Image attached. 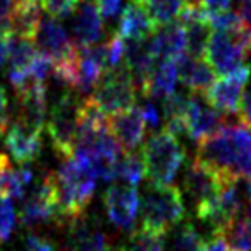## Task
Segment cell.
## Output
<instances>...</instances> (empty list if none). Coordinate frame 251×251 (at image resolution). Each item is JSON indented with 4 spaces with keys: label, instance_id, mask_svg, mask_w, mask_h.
<instances>
[{
    "label": "cell",
    "instance_id": "6da1fadb",
    "mask_svg": "<svg viewBox=\"0 0 251 251\" xmlns=\"http://www.w3.org/2000/svg\"><path fill=\"white\" fill-rule=\"evenodd\" d=\"M230 181L251 177V127L243 122L222 126L198 141V155Z\"/></svg>",
    "mask_w": 251,
    "mask_h": 251
},
{
    "label": "cell",
    "instance_id": "7a4b0ae2",
    "mask_svg": "<svg viewBox=\"0 0 251 251\" xmlns=\"http://www.w3.org/2000/svg\"><path fill=\"white\" fill-rule=\"evenodd\" d=\"M60 215L76 220L84 215L97 186V172L86 153L74 150L53 174Z\"/></svg>",
    "mask_w": 251,
    "mask_h": 251
},
{
    "label": "cell",
    "instance_id": "3957f363",
    "mask_svg": "<svg viewBox=\"0 0 251 251\" xmlns=\"http://www.w3.org/2000/svg\"><path fill=\"white\" fill-rule=\"evenodd\" d=\"M141 158L145 164V176L151 184L167 186L174 181L176 174L184 164L186 153L177 136L169 131H162L145 143Z\"/></svg>",
    "mask_w": 251,
    "mask_h": 251
},
{
    "label": "cell",
    "instance_id": "277c9868",
    "mask_svg": "<svg viewBox=\"0 0 251 251\" xmlns=\"http://www.w3.org/2000/svg\"><path fill=\"white\" fill-rule=\"evenodd\" d=\"M184 217L186 205L181 189L171 184H151L150 191L143 200V208H141L143 229L165 236L171 230V227L181 224Z\"/></svg>",
    "mask_w": 251,
    "mask_h": 251
},
{
    "label": "cell",
    "instance_id": "5b68a950",
    "mask_svg": "<svg viewBox=\"0 0 251 251\" xmlns=\"http://www.w3.org/2000/svg\"><path fill=\"white\" fill-rule=\"evenodd\" d=\"M79 107V98L73 91H67L55 101L50 114L47 115V131L50 134V140L55 151L64 158L71 157L76 148Z\"/></svg>",
    "mask_w": 251,
    "mask_h": 251
},
{
    "label": "cell",
    "instance_id": "8992f818",
    "mask_svg": "<svg viewBox=\"0 0 251 251\" xmlns=\"http://www.w3.org/2000/svg\"><path fill=\"white\" fill-rule=\"evenodd\" d=\"M251 50V28L241 31L213 29L205 50V60L219 73H230L241 66Z\"/></svg>",
    "mask_w": 251,
    "mask_h": 251
},
{
    "label": "cell",
    "instance_id": "52a82bcc",
    "mask_svg": "<svg viewBox=\"0 0 251 251\" xmlns=\"http://www.w3.org/2000/svg\"><path fill=\"white\" fill-rule=\"evenodd\" d=\"M136 83L127 67L117 66L103 74L90 98L105 114H117L133 107L136 101Z\"/></svg>",
    "mask_w": 251,
    "mask_h": 251
},
{
    "label": "cell",
    "instance_id": "ba28073f",
    "mask_svg": "<svg viewBox=\"0 0 251 251\" xmlns=\"http://www.w3.org/2000/svg\"><path fill=\"white\" fill-rule=\"evenodd\" d=\"M229 182L236 181L224 177L217 169H213L212 165L206 164L200 157H196L193 160V164L188 167V172L184 176L186 193L195 201L196 208L212 203Z\"/></svg>",
    "mask_w": 251,
    "mask_h": 251
},
{
    "label": "cell",
    "instance_id": "9c48e42d",
    "mask_svg": "<svg viewBox=\"0 0 251 251\" xmlns=\"http://www.w3.org/2000/svg\"><path fill=\"white\" fill-rule=\"evenodd\" d=\"M250 66H243L226 73L222 77L215 79L203 95L208 105L213 108L224 112V114H234L239 108L243 88L246 86V81L250 79Z\"/></svg>",
    "mask_w": 251,
    "mask_h": 251
},
{
    "label": "cell",
    "instance_id": "30bf717a",
    "mask_svg": "<svg viewBox=\"0 0 251 251\" xmlns=\"http://www.w3.org/2000/svg\"><path fill=\"white\" fill-rule=\"evenodd\" d=\"M60 217L62 215H60L55 181H53V174H50L40 182L31 198L26 200L21 210V222L26 227H33L40 224H49Z\"/></svg>",
    "mask_w": 251,
    "mask_h": 251
},
{
    "label": "cell",
    "instance_id": "8fae6325",
    "mask_svg": "<svg viewBox=\"0 0 251 251\" xmlns=\"http://www.w3.org/2000/svg\"><path fill=\"white\" fill-rule=\"evenodd\" d=\"M103 205L110 222L121 230H133L140 210V196L134 186L114 184L105 191Z\"/></svg>",
    "mask_w": 251,
    "mask_h": 251
},
{
    "label": "cell",
    "instance_id": "7c38bea8",
    "mask_svg": "<svg viewBox=\"0 0 251 251\" xmlns=\"http://www.w3.org/2000/svg\"><path fill=\"white\" fill-rule=\"evenodd\" d=\"M4 143L18 164H31L42 150V131L16 119L5 129Z\"/></svg>",
    "mask_w": 251,
    "mask_h": 251
},
{
    "label": "cell",
    "instance_id": "4fadbf2b",
    "mask_svg": "<svg viewBox=\"0 0 251 251\" xmlns=\"http://www.w3.org/2000/svg\"><path fill=\"white\" fill-rule=\"evenodd\" d=\"M145 119L138 107H129L117 114H112L108 121V131L119 141L126 153H131L143 145L145 140Z\"/></svg>",
    "mask_w": 251,
    "mask_h": 251
},
{
    "label": "cell",
    "instance_id": "5bb4252c",
    "mask_svg": "<svg viewBox=\"0 0 251 251\" xmlns=\"http://www.w3.org/2000/svg\"><path fill=\"white\" fill-rule=\"evenodd\" d=\"M224 121L226 119H224L222 112L213 108L212 105H205L195 97L188 100L186 124H188V134L191 140L201 141L203 138L217 133L224 126Z\"/></svg>",
    "mask_w": 251,
    "mask_h": 251
},
{
    "label": "cell",
    "instance_id": "9a60e30c",
    "mask_svg": "<svg viewBox=\"0 0 251 251\" xmlns=\"http://www.w3.org/2000/svg\"><path fill=\"white\" fill-rule=\"evenodd\" d=\"M35 45L40 49V52L47 53L53 60L66 59L77 50V47L73 45L64 26L55 19H42L35 36Z\"/></svg>",
    "mask_w": 251,
    "mask_h": 251
},
{
    "label": "cell",
    "instance_id": "2e32d148",
    "mask_svg": "<svg viewBox=\"0 0 251 251\" xmlns=\"http://www.w3.org/2000/svg\"><path fill=\"white\" fill-rule=\"evenodd\" d=\"M19 121L35 129H43L47 124V90L43 83H29L18 91Z\"/></svg>",
    "mask_w": 251,
    "mask_h": 251
},
{
    "label": "cell",
    "instance_id": "e0dca14e",
    "mask_svg": "<svg viewBox=\"0 0 251 251\" xmlns=\"http://www.w3.org/2000/svg\"><path fill=\"white\" fill-rule=\"evenodd\" d=\"M158 25L141 0H131L119 21V35L127 40H145L157 31Z\"/></svg>",
    "mask_w": 251,
    "mask_h": 251
},
{
    "label": "cell",
    "instance_id": "ac0fdd59",
    "mask_svg": "<svg viewBox=\"0 0 251 251\" xmlns=\"http://www.w3.org/2000/svg\"><path fill=\"white\" fill-rule=\"evenodd\" d=\"M177 73L182 84L188 86L193 93H205L206 88L215 81V69L206 60L191 57L189 53H181L177 57Z\"/></svg>",
    "mask_w": 251,
    "mask_h": 251
},
{
    "label": "cell",
    "instance_id": "d6986e66",
    "mask_svg": "<svg viewBox=\"0 0 251 251\" xmlns=\"http://www.w3.org/2000/svg\"><path fill=\"white\" fill-rule=\"evenodd\" d=\"M101 35V14L93 0H86L81 5L74 21V40L77 49H86L98 42Z\"/></svg>",
    "mask_w": 251,
    "mask_h": 251
},
{
    "label": "cell",
    "instance_id": "ffe728a7",
    "mask_svg": "<svg viewBox=\"0 0 251 251\" xmlns=\"http://www.w3.org/2000/svg\"><path fill=\"white\" fill-rule=\"evenodd\" d=\"M9 21H11L14 36L35 42L36 31L42 23L38 0H18Z\"/></svg>",
    "mask_w": 251,
    "mask_h": 251
},
{
    "label": "cell",
    "instance_id": "44dd1931",
    "mask_svg": "<svg viewBox=\"0 0 251 251\" xmlns=\"http://www.w3.org/2000/svg\"><path fill=\"white\" fill-rule=\"evenodd\" d=\"M148 47H150V52L153 53L155 59H160V57L176 59L186 50L184 28L181 26V23L165 26L162 31H158L151 38V42H148Z\"/></svg>",
    "mask_w": 251,
    "mask_h": 251
},
{
    "label": "cell",
    "instance_id": "7402d4cb",
    "mask_svg": "<svg viewBox=\"0 0 251 251\" xmlns=\"http://www.w3.org/2000/svg\"><path fill=\"white\" fill-rule=\"evenodd\" d=\"M71 244L73 251H108V237L100 229L83 222V217L73 220L71 229Z\"/></svg>",
    "mask_w": 251,
    "mask_h": 251
},
{
    "label": "cell",
    "instance_id": "603a6c76",
    "mask_svg": "<svg viewBox=\"0 0 251 251\" xmlns=\"http://www.w3.org/2000/svg\"><path fill=\"white\" fill-rule=\"evenodd\" d=\"M222 234L230 251H251V208L241 210Z\"/></svg>",
    "mask_w": 251,
    "mask_h": 251
},
{
    "label": "cell",
    "instance_id": "cb8c5ba5",
    "mask_svg": "<svg viewBox=\"0 0 251 251\" xmlns=\"http://www.w3.org/2000/svg\"><path fill=\"white\" fill-rule=\"evenodd\" d=\"M177 57L176 59H164V62L155 69L153 76L148 84V95L150 97H167L174 93L176 83H177Z\"/></svg>",
    "mask_w": 251,
    "mask_h": 251
},
{
    "label": "cell",
    "instance_id": "d4e9b609",
    "mask_svg": "<svg viewBox=\"0 0 251 251\" xmlns=\"http://www.w3.org/2000/svg\"><path fill=\"white\" fill-rule=\"evenodd\" d=\"M33 172L26 167L12 169L7 167L0 172V196H5L9 200H23L26 188L31 184Z\"/></svg>",
    "mask_w": 251,
    "mask_h": 251
},
{
    "label": "cell",
    "instance_id": "484cf974",
    "mask_svg": "<svg viewBox=\"0 0 251 251\" xmlns=\"http://www.w3.org/2000/svg\"><path fill=\"white\" fill-rule=\"evenodd\" d=\"M205 241L193 224H182L169 241L167 251H201Z\"/></svg>",
    "mask_w": 251,
    "mask_h": 251
},
{
    "label": "cell",
    "instance_id": "4316f807",
    "mask_svg": "<svg viewBox=\"0 0 251 251\" xmlns=\"http://www.w3.org/2000/svg\"><path fill=\"white\" fill-rule=\"evenodd\" d=\"M145 177V164L143 158L131 153H124L117 162V179L124 181L126 184L136 186Z\"/></svg>",
    "mask_w": 251,
    "mask_h": 251
},
{
    "label": "cell",
    "instance_id": "83f0119b",
    "mask_svg": "<svg viewBox=\"0 0 251 251\" xmlns=\"http://www.w3.org/2000/svg\"><path fill=\"white\" fill-rule=\"evenodd\" d=\"M122 251H164V236L141 227L131 234Z\"/></svg>",
    "mask_w": 251,
    "mask_h": 251
},
{
    "label": "cell",
    "instance_id": "f1b7e54d",
    "mask_svg": "<svg viewBox=\"0 0 251 251\" xmlns=\"http://www.w3.org/2000/svg\"><path fill=\"white\" fill-rule=\"evenodd\" d=\"M157 25H169L181 9V0H141Z\"/></svg>",
    "mask_w": 251,
    "mask_h": 251
},
{
    "label": "cell",
    "instance_id": "f546056e",
    "mask_svg": "<svg viewBox=\"0 0 251 251\" xmlns=\"http://www.w3.org/2000/svg\"><path fill=\"white\" fill-rule=\"evenodd\" d=\"M206 18H208L210 26L219 31H241V29L248 28V25L243 21L237 12L230 11H220V12H208L206 11Z\"/></svg>",
    "mask_w": 251,
    "mask_h": 251
},
{
    "label": "cell",
    "instance_id": "4dcf8cb0",
    "mask_svg": "<svg viewBox=\"0 0 251 251\" xmlns=\"http://www.w3.org/2000/svg\"><path fill=\"white\" fill-rule=\"evenodd\" d=\"M16 227V212L12 206V200L0 196V244L11 237Z\"/></svg>",
    "mask_w": 251,
    "mask_h": 251
},
{
    "label": "cell",
    "instance_id": "1f68e13d",
    "mask_svg": "<svg viewBox=\"0 0 251 251\" xmlns=\"http://www.w3.org/2000/svg\"><path fill=\"white\" fill-rule=\"evenodd\" d=\"M81 0H42V7L52 18H67L76 11Z\"/></svg>",
    "mask_w": 251,
    "mask_h": 251
},
{
    "label": "cell",
    "instance_id": "d6a6232c",
    "mask_svg": "<svg viewBox=\"0 0 251 251\" xmlns=\"http://www.w3.org/2000/svg\"><path fill=\"white\" fill-rule=\"evenodd\" d=\"M105 49H107V66L108 69H114V67L121 66L122 59H124V38H122L119 33H115L107 43H105ZM107 69V71H108Z\"/></svg>",
    "mask_w": 251,
    "mask_h": 251
},
{
    "label": "cell",
    "instance_id": "836d02e7",
    "mask_svg": "<svg viewBox=\"0 0 251 251\" xmlns=\"http://www.w3.org/2000/svg\"><path fill=\"white\" fill-rule=\"evenodd\" d=\"M237 112H239V121L246 124L248 127H251V83H248V86L244 88L243 95H241Z\"/></svg>",
    "mask_w": 251,
    "mask_h": 251
},
{
    "label": "cell",
    "instance_id": "e575fe53",
    "mask_svg": "<svg viewBox=\"0 0 251 251\" xmlns=\"http://www.w3.org/2000/svg\"><path fill=\"white\" fill-rule=\"evenodd\" d=\"M26 251H55V250H53V244L47 237L29 234L28 239H26Z\"/></svg>",
    "mask_w": 251,
    "mask_h": 251
},
{
    "label": "cell",
    "instance_id": "d590c367",
    "mask_svg": "<svg viewBox=\"0 0 251 251\" xmlns=\"http://www.w3.org/2000/svg\"><path fill=\"white\" fill-rule=\"evenodd\" d=\"M201 251H230L222 232H213L208 241H205Z\"/></svg>",
    "mask_w": 251,
    "mask_h": 251
},
{
    "label": "cell",
    "instance_id": "8d00e7d4",
    "mask_svg": "<svg viewBox=\"0 0 251 251\" xmlns=\"http://www.w3.org/2000/svg\"><path fill=\"white\" fill-rule=\"evenodd\" d=\"M7 126H9V100L5 90L0 86V136H4Z\"/></svg>",
    "mask_w": 251,
    "mask_h": 251
},
{
    "label": "cell",
    "instance_id": "74e56055",
    "mask_svg": "<svg viewBox=\"0 0 251 251\" xmlns=\"http://www.w3.org/2000/svg\"><path fill=\"white\" fill-rule=\"evenodd\" d=\"M97 5L103 18H114L121 7V0H97Z\"/></svg>",
    "mask_w": 251,
    "mask_h": 251
},
{
    "label": "cell",
    "instance_id": "f35d334b",
    "mask_svg": "<svg viewBox=\"0 0 251 251\" xmlns=\"http://www.w3.org/2000/svg\"><path fill=\"white\" fill-rule=\"evenodd\" d=\"M141 114H143V119L147 124L153 126V127H157L158 122H160V115H158V110L157 107H155L153 103H147L143 107V110H141Z\"/></svg>",
    "mask_w": 251,
    "mask_h": 251
},
{
    "label": "cell",
    "instance_id": "ab89813d",
    "mask_svg": "<svg viewBox=\"0 0 251 251\" xmlns=\"http://www.w3.org/2000/svg\"><path fill=\"white\" fill-rule=\"evenodd\" d=\"M201 4L208 12H220L229 9L230 0H201Z\"/></svg>",
    "mask_w": 251,
    "mask_h": 251
},
{
    "label": "cell",
    "instance_id": "60d3db41",
    "mask_svg": "<svg viewBox=\"0 0 251 251\" xmlns=\"http://www.w3.org/2000/svg\"><path fill=\"white\" fill-rule=\"evenodd\" d=\"M237 7L243 21L248 25V28H251V0H237Z\"/></svg>",
    "mask_w": 251,
    "mask_h": 251
},
{
    "label": "cell",
    "instance_id": "b9f144b4",
    "mask_svg": "<svg viewBox=\"0 0 251 251\" xmlns=\"http://www.w3.org/2000/svg\"><path fill=\"white\" fill-rule=\"evenodd\" d=\"M18 0H0V21L2 19H9L16 7Z\"/></svg>",
    "mask_w": 251,
    "mask_h": 251
},
{
    "label": "cell",
    "instance_id": "7bdbcfd3",
    "mask_svg": "<svg viewBox=\"0 0 251 251\" xmlns=\"http://www.w3.org/2000/svg\"><path fill=\"white\" fill-rule=\"evenodd\" d=\"M14 36V35H12ZM12 36H5V38H0V66L7 60L9 57V45H11Z\"/></svg>",
    "mask_w": 251,
    "mask_h": 251
},
{
    "label": "cell",
    "instance_id": "ee69618b",
    "mask_svg": "<svg viewBox=\"0 0 251 251\" xmlns=\"http://www.w3.org/2000/svg\"><path fill=\"white\" fill-rule=\"evenodd\" d=\"M7 167H11V164H9V158H7V155H4V153H0V172L2 171H5Z\"/></svg>",
    "mask_w": 251,
    "mask_h": 251
},
{
    "label": "cell",
    "instance_id": "f6af8a7d",
    "mask_svg": "<svg viewBox=\"0 0 251 251\" xmlns=\"http://www.w3.org/2000/svg\"><path fill=\"white\" fill-rule=\"evenodd\" d=\"M248 195H250V200H251V177H250V182H248Z\"/></svg>",
    "mask_w": 251,
    "mask_h": 251
}]
</instances>
